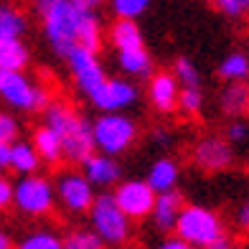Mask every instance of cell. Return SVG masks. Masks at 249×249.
<instances>
[{
    "mask_svg": "<svg viewBox=\"0 0 249 249\" xmlns=\"http://www.w3.org/2000/svg\"><path fill=\"white\" fill-rule=\"evenodd\" d=\"M105 0H31V8L43 26L51 51L66 59L76 46L84 26L92 20Z\"/></svg>",
    "mask_w": 249,
    "mask_h": 249,
    "instance_id": "1",
    "label": "cell"
},
{
    "mask_svg": "<svg viewBox=\"0 0 249 249\" xmlns=\"http://www.w3.org/2000/svg\"><path fill=\"white\" fill-rule=\"evenodd\" d=\"M43 122L59 132L61 148H64V160L82 165L97 150L94 138H92V122L84 120V115H79L69 102L51 99L43 107Z\"/></svg>",
    "mask_w": 249,
    "mask_h": 249,
    "instance_id": "2",
    "label": "cell"
},
{
    "mask_svg": "<svg viewBox=\"0 0 249 249\" xmlns=\"http://www.w3.org/2000/svg\"><path fill=\"white\" fill-rule=\"evenodd\" d=\"M173 231L191 247H201V249H229L231 247L224 219L213 209L198 206V203H183Z\"/></svg>",
    "mask_w": 249,
    "mask_h": 249,
    "instance_id": "3",
    "label": "cell"
},
{
    "mask_svg": "<svg viewBox=\"0 0 249 249\" xmlns=\"http://www.w3.org/2000/svg\"><path fill=\"white\" fill-rule=\"evenodd\" d=\"M89 221H92V229L102 236L105 247H124L135 236V221L117 206L112 194H102L94 198L89 209Z\"/></svg>",
    "mask_w": 249,
    "mask_h": 249,
    "instance_id": "4",
    "label": "cell"
},
{
    "mask_svg": "<svg viewBox=\"0 0 249 249\" xmlns=\"http://www.w3.org/2000/svg\"><path fill=\"white\" fill-rule=\"evenodd\" d=\"M0 99L18 112H43L51 92L31 79L26 69H0Z\"/></svg>",
    "mask_w": 249,
    "mask_h": 249,
    "instance_id": "5",
    "label": "cell"
},
{
    "mask_svg": "<svg viewBox=\"0 0 249 249\" xmlns=\"http://www.w3.org/2000/svg\"><path fill=\"white\" fill-rule=\"evenodd\" d=\"M94 148L107 155L127 153L138 140V124L124 112H99V117L92 122Z\"/></svg>",
    "mask_w": 249,
    "mask_h": 249,
    "instance_id": "6",
    "label": "cell"
},
{
    "mask_svg": "<svg viewBox=\"0 0 249 249\" xmlns=\"http://www.w3.org/2000/svg\"><path fill=\"white\" fill-rule=\"evenodd\" d=\"M13 206L31 219H43L56 209L53 180L43 173L18 176V183L13 191Z\"/></svg>",
    "mask_w": 249,
    "mask_h": 249,
    "instance_id": "7",
    "label": "cell"
},
{
    "mask_svg": "<svg viewBox=\"0 0 249 249\" xmlns=\"http://www.w3.org/2000/svg\"><path fill=\"white\" fill-rule=\"evenodd\" d=\"M53 194H56V206H61V211L71 213V216L89 213L97 198L94 186L89 183L82 171H74V168H64L53 176Z\"/></svg>",
    "mask_w": 249,
    "mask_h": 249,
    "instance_id": "8",
    "label": "cell"
},
{
    "mask_svg": "<svg viewBox=\"0 0 249 249\" xmlns=\"http://www.w3.org/2000/svg\"><path fill=\"white\" fill-rule=\"evenodd\" d=\"M87 99L92 102V107L99 112H124L138 105L140 99V89L135 87L130 79L122 76H107L94 92H89Z\"/></svg>",
    "mask_w": 249,
    "mask_h": 249,
    "instance_id": "9",
    "label": "cell"
},
{
    "mask_svg": "<svg viewBox=\"0 0 249 249\" xmlns=\"http://www.w3.org/2000/svg\"><path fill=\"white\" fill-rule=\"evenodd\" d=\"M191 160L203 173H221L234 165V145L224 135H203L191 148Z\"/></svg>",
    "mask_w": 249,
    "mask_h": 249,
    "instance_id": "10",
    "label": "cell"
},
{
    "mask_svg": "<svg viewBox=\"0 0 249 249\" xmlns=\"http://www.w3.org/2000/svg\"><path fill=\"white\" fill-rule=\"evenodd\" d=\"M117 206L127 213L132 221H142V219H150L153 206H155V198L158 194L153 191V186L148 180H140V178H130V180H120L112 191Z\"/></svg>",
    "mask_w": 249,
    "mask_h": 249,
    "instance_id": "11",
    "label": "cell"
},
{
    "mask_svg": "<svg viewBox=\"0 0 249 249\" xmlns=\"http://www.w3.org/2000/svg\"><path fill=\"white\" fill-rule=\"evenodd\" d=\"M66 64H69V74H71L74 84L82 94L94 92V89L107 79L105 66H102L97 51H92V49L76 46L69 56H66Z\"/></svg>",
    "mask_w": 249,
    "mask_h": 249,
    "instance_id": "12",
    "label": "cell"
},
{
    "mask_svg": "<svg viewBox=\"0 0 249 249\" xmlns=\"http://www.w3.org/2000/svg\"><path fill=\"white\" fill-rule=\"evenodd\" d=\"M82 173L87 176V180L94 188L105 191V188H115L120 180H122V165L115 160V155H107V153L94 150L82 163Z\"/></svg>",
    "mask_w": 249,
    "mask_h": 249,
    "instance_id": "13",
    "label": "cell"
},
{
    "mask_svg": "<svg viewBox=\"0 0 249 249\" xmlns=\"http://www.w3.org/2000/svg\"><path fill=\"white\" fill-rule=\"evenodd\" d=\"M178 94H180V84L173 71H158L150 74L148 82V99L155 112L160 115H171L178 109Z\"/></svg>",
    "mask_w": 249,
    "mask_h": 249,
    "instance_id": "14",
    "label": "cell"
},
{
    "mask_svg": "<svg viewBox=\"0 0 249 249\" xmlns=\"http://www.w3.org/2000/svg\"><path fill=\"white\" fill-rule=\"evenodd\" d=\"M180 209H183V196L178 194V188L158 194L155 206H153V213H150L155 231L171 234V231L176 229V221H178V216H180Z\"/></svg>",
    "mask_w": 249,
    "mask_h": 249,
    "instance_id": "15",
    "label": "cell"
},
{
    "mask_svg": "<svg viewBox=\"0 0 249 249\" xmlns=\"http://www.w3.org/2000/svg\"><path fill=\"white\" fill-rule=\"evenodd\" d=\"M219 112L226 120L249 117V84L247 82H226L219 92Z\"/></svg>",
    "mask_w": 249,
    "mask_h": 249,
    "instance_id": "16",
    "label": "cell"
},
{
    "mask_svg": "<svg viewBox=\"0 0 249 249\" xmlns=\"http://www.w3.org/2000/svg\"><path fill=\"white\" fill-rule=\"evenodd\" d=\"M117 66L130 79H150L153 74V56L145 49V43L130 49H117Z\"/></svg>",
    "mask_w": 249,
    "mask_h": 249,
    "instance_id": "17",
    "label": "cell"
},
{
    "mask_svg": "<svg viewBox=\"0 0 249 249\" xmlns=\"http://www.w3.org/2000/svg\"><path fill=\"white\" fill-rule=\"evenodd\" d=\"M41 155L36 150V145L31 140H13L10 142V160H8V168L18 176H28V173H38L41 168Z\"/></svg>",
    "mask_w": 249,
    "mask_h": 249,
    "instance_id": "18",
    "label": "cell"
},
{
    "mask_svg": "<svg viewBox=\"0 0 249 249\" xmlns=\"http://www.w3.org/2000/svg\"><path fill=\"white\" fill-rule=\"evenodd\" d=\"M31 142L36 145V150L41 155V160L46 165H59L64 160V148H61V138L59 132H56L53 127H49L46 122L41 124V127L33 130V138Z\"/></svg>",
    "mask_w": 249,
    "mask_h": 249,
    "instance_id": "19",
    "label": "cell"
},
{
    "mask_svg": "<svg viewBox=\"0 0 249 249\" xmlns=\"http://www.w3.org/2000/svg\"><path fill=\"white\" fill-rule=\"evenodd\" d=\"M148 183L153 186L155 194H163V191H173L178 188V180H180V168L173 158H158V160L150 165L148 171Z\"/></svg>",
    "mask_w": 249,
    "mask_h": 249,
    "instance_id": "20",
    "label": "cell"
},
{
    "mask_svg": "<svg viewBox=\"0 0 249 249\" xmlns=\"http://www.w3.org/2000/svg\"><path fill=\"white\" fill-rule=\"evenodd\" d=\"M109 43L117 49H130L142 43V31L135 18H117L115 26L109 28Z\"/></svg>",
    "mask_w": 249,
    "mask_h": 249,
    "instance_id": "21",
    "label": "cell"
},
{
    "mask_svg": "<svg viewBox=\"0 0 249 249\" xmlns=\"http://www.w3.org/2000/svg\"><path fill=\"white\" fill-rule=\"evenodd\" d=\"M28 31V18L16 5L0 3V41L5 38H23Z\"/></svg>",
    "mask_w": 249,
    "mask_h": 249,
    "instance_id": "22",
    "label": "cell"
},
{
    "mask_svg": "<svg viewBox=\"0 0 249 249\" xmlns=\"http://www.w3.org/2000/svg\"><path fill=\"white\" fill-rule=\"evenodd\" d=\"M31 64V51L20 38L0 41V69H26Z\"/></svg>",
    "mask_w": 249,
    "mask_h": 249,
    "instance_id": "23",
    "label": "cell"
},
{
    "mask_svg": "<svg viewBox=\"0 0 249 249\" xmlns=\"http://www.w3.org/2000/svg\"><path fill=\"white\" fill-rule=\"evenodd\" d=\"M219 79L224 82H247L249 79V56L244 51H231L219 61L216 69Z\"/></svg>",
    "mask_w": 249,
    "mask_h": 249,
    "instance_id": "24",
    "label": "cell"
},
{
    "mask_svg": "<svg viewBox=\"0 0 249 249\" xmlns=\"http://www.w3.org/2000/svg\"><path fill=\"white\" fill-rule=\"evenodd\" d=\"M206 105V94H203L201 84L198 87H180L178 94V109L183 112L186 117H198Z\"/></svg>",
    "mask_w": 249,
    "mask_h": 249,
    "instance_id": "25",
    "label": "cell"
},
{
    "mask_svg": "<svg viewBox=\"0 0 249 249\" xmlns=\"http://www.w3.org/2000/svg\"><path fill=\"white\" fill-rule=\"evenodd\" d=\"M18 249H64V239L49 229H36L16 244Z\"/></svg>",
    "mask_w": 249,
    "mask_h": 249,
    "instance_id": "26",
    "label": "cell"
},
{
    "mask_svg": "<svg viewBox=\"0 0 249 249\" xmlns=\"http://www.w3.org/2000/svg\"><path fill=\"white\" fill-rule=\"evenodd\" d=\"M105 242L94 229H74L64 236V249H102Z\"/></svg>",
    "mask_w": 249,
    "mask_h": 249,
    "instance_id": "27",
    "label": "cell"
},
{
    "mask_svg": "<svg viewBox=\"0 0 249 249\" xmlns=\"http://www.w3.org/2000/svg\"><path fill=\"white\" fill-rule=\"evenodd\" d=\"M153 0H109V8L115 18H135L138 20L140 16H145L150 10Z\"/></svg>",
    "mask_w": 249,
    "mask_h": 249,
    "instance_id": "28",
    "label": "cell"
},
{
    "mask_svg": "<svg viewBox=\"0 0 249 249\" xmlns=\"http://www.w3.org/2000/svg\"><path fill=\"white\" fill-rule=\"evenodd\" d=\"M173 74H176L180 87H198L201 84V71L188 56H178L173 64Z\"/></svg>",
    "mask_w": 249,
    "mask_h": 249,
    "instance_id": "29",
    "label": "cell"
},
{
    "mask_svg": "<svg viewBox=\"0 0 249 249\" xmlns=\"http://www.w3.org/2000/svg\"><path fill=\"white\" fill-rule=\"evenodd\" d=\"M224 138L229 140L234 148H244V145H249V120L247 117L229 120V124H226V130H224Z\"/></svg>",
    "mask_w": 249,
    "mask_h": 249,
    "instance_id": "30",
    "label": "cell"
},
{
    "mask_svg": "<svg viewBox=\"0 0 249 249\" xmlns=\"http://www.w3.org/2000/svg\"><path fill=\"white\" fill-rule=\"evenodd\" d=\"M209 3L216 8L219 13H224L226 18H242L249 10L247 0H209Z\"/></svg>",
    "mask_w": 249,
    "mask_h": 249,
    "instance_id": "31",
    "label": "cell"
},
{
    "mask_svg": "<svg viewBox=\"0 0 249 249\" xmlns=\"http://www.w3.org/2000/svg\"><path fill=\"white\" fill-rule=\"evenodd\" d=\"M20 132L18 120L10 115V112H0V140L3 142H13Z\"/></svg>",
    "mask_w": 249,
    "mask_h": 249,
    "instance_id": "32",
    "label": "cell"
},
{
    "mask_svg": "<svg viewBox=\"0 0 249 249\" xmlns=\"http://www.w3.org/2000/svg\"><path fill=\"white\" fill-rule=\"evenodd\" d=\"M13 191H16V183L0 171V211L13 206Z\"/></svg>",
    "mask_w": 249,
    "mask_h": 249,
    "instance_id": "33",
    "label": "cell"
},
{
    "mask_svg": "<svg viewBox=\"0 0 249 249\" xmlns=\"http://www.w3.org/2000/svg\"><path fill=\"white\" fill-rule=\"evenodd\" d=\"M234 224L236 229H242L249 234V198L239 203V209H236V216H234Z\"/></svg>",
    "mask_w": 249,
    "mask_h": 249,
    "instance_id": "34",
    "label": "cell"
},
{
    "mask_svg": "<svg viewBox=\"0 0 249 249\" xmlns=\"http://www.w3.org/2000/svg\"><path fill=\"white\" fill-rule=\"evenodd\" d=\"M160 249H191V244L180 239L176 231H171V234H168L165 239L160 242Z\"/></svg>",
    "mask_w": 249,
    "mask_h": 249,
    "instance_id": "35",
    "label": "cell"
},
{
    "mask_svg": "<svg viewBox=\"0 0 249 249\" xmlns=\"http://www.w3.org/2000/svg\"><path fill=\"white\" fill-rule=\"evenodd\" d=\"M153 142H155V145H163V148H168V145L173 142L171 130H165V127H155V130H153Z\"/></svg>",
    "mask_w": 249,
    "mask_h": 249,
    "instance_id": "36",
    "label": "cell"
},
{
    "mask_svg": "<svg viewBox=\"0 0 249 249\" xmlns=\"http://www.w3.org/2000/svg\"><path fill=\"white\" fill-rule=\"evenodd\" d=\"M8 160H10V142L0 140V171H5V168H8Z\"/></svg>",
    "mask_w": 249,
    "mask_h": 249,
    "instance_id": "37",
    "label": "cell"
},
{
    "mask_svg": "<svg viewBox=\"0 0 249 249\" xmlns=\"http://www.w3.org/2000/svg\"><path fill=\"white\" fill-rule=\"evenodd\" d=\"M13 247V239H10V234L5 229H0V249H10Z\"/></svg>",
    "mask_w": 249,
    "mask_h": 249,
    "instance_id": "38",
    "label": "cell"
},
{
    "mask_svg": "<svg viewBox=\"0 0 249 249\" xmlns=\"http://www.w3.org/2000/svg\"><path fill=\"white\" fill-rule=\"evenodd\" d=\"M247 3H249V0H247Z\"/></svg>",
    "mask_w": 249,
    "mask_h": 249,
    "instance_id": "39",
    "label": "cell"
}]
</instances>
